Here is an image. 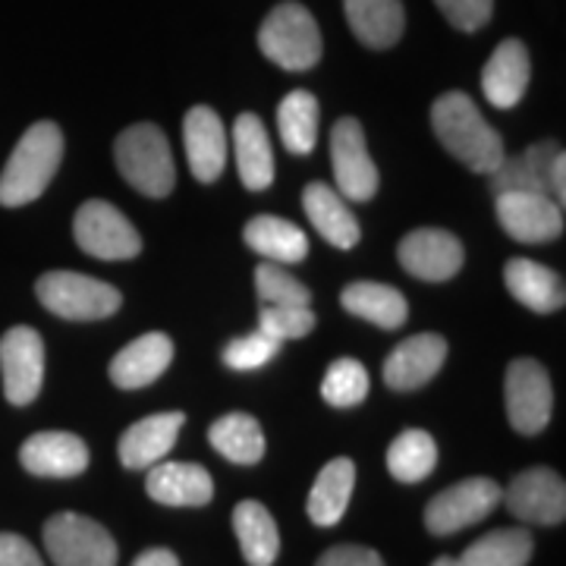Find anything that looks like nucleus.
<instances>
[{
	"mask_svg": "<svg viewBox=\"0 0 566 566\" xmlns=\"http://www.w3.org/2000/svg\"><path fill=\"white\" fill-rule=\"evenodd\" d=\"M431 126L447 151L475 174H494L504 161V139L479 114V104L465 92H447L431 104Z\"/></svg>",
	"mask_w": 566,
	"mask_h": 566,
	"instance_id": "f257e3e1",
	"label": "nucleus"
},
{
	"mask_svg": "<svg viewBox=\"0 0 566 566\" xmlns=\"http://www.w3.org/2000/svg\"><path fill=\"white\" fill-rule=\"evenodd\" d=\"M63 161V133L57 123H32L22 139L17 142L13 155L0 170V205L22 208L44 196V189L57 177Z\"/></svg>",
	"mask_w": 566,
	"mask_h": 566,
	"instance_id": "f03ea898",
	"label": "nucleus"
},
{
	"mask_svg": "<svg viewBox=\"0 0 566 566\" xmlns=\"http://www.w3.org/2000/svg\"><path fill=\"white\" fill-rule=\"evenodd\" d=\"M114 158L123 180L148 199H164L177 186L170 142L155 123H136L123 129L114 145Z\"/></svg>",
	"mask_w": 566,
	"mask_h": 566,
	"instance_id": "7ed1b4c3",
	"label": "nucleus"
},
{
	"mask_svg": "<svg viewBox=\"0 0 566 566\" xmlns=\"http://www.w3.org/2000/svg\"><path fill=\"white\" fill-rule=\"evenodd\" d=\"M259 48L274 66L286 73H305L322 61V29L308 13V7L296 0H283L264 17L259 29Z\"/></svg>",
	"mask_w": 566,
	"mask_h": 566,
	"instance_id": "20e7f679",
	"label": "nucleus"
},
{
	"mask_svg": "<svg viewBox=\"0 0 566 566\" xmlns=\"http://www.w3.org/2000/svg\"><path fill=\"white\" fill-rule=\"evenodd\" d=\"M39 303L66 322H102L123 305L120 290L76 271H48L35 283Z\"/></svg>",
	"mask_w": 566,
	"mask_h": 566,
	"instance_id": "39448f33",
	"label": "nucleus"
},
{
	"mask_svg": "<svg viewBox=\"0 0 566 566\" xmlns=\"http://www.w3.org/2000/svg\"><path fill=\"white\" fill-rule=\"evenodd\" d=\"M44 547L54 566H117L114 535L82 513L51 516L44 523Z\"/></svg>",
	"mask_w": 566,
	"mask_h": 566,
	"instance_id": "423d86ee",
	"label": "nucleus"
},
{
	"mask_svg": "<svg viewBox=\"0 0 566 566\" xmlns=\"http://www.w3.org/2000/svg\"><path fill=\"white\" fill-rule=\"evenodd\" d=\"M73 237L82 252L102 262H126L142 252L139 230L111 202L92 199L73 218Z\"/></svg>",
	"mask_w": 566,
	"mask_h": 566,
	"instance_id": "0eeeda50",
	"label": "nucleus"
},
{
	"mask_svg": "<svg viewBox=\"0 0 566 566\" xmlns=\"http://www.w3.org/2000/svg\"><path fill=\"white\" fill-rule=\"evenodd\" d=\"M504 488L494 479H465L444 488L424 506V528L431 535H453L482 523L494 506L501 504Z\"/></svg>",
	"mask_w": 566,
	"mask_h": 566,
	"instance_id": "6e6552de",
	"label": "nucleus"
},
{
	"mask_svg": "<svg viewBox=\"0 0 566 566\" xmlns=\"http://www.w3.org/2000/svg\"><path fill=\"white\" fill-rule=\"evenodd\" d=\"M506 416L520 434H542L554 412V387L545 365L535 359H513L506 368Z\"/></svg>",
	"mask_w": 566,
	"mask_h": 566,
	"instance_id": "1a4fd4ad",
	"label": "nucleus"
},
{
	"mask_svg": "<svg viewBox=\"0 0 566 566\" xmlns=\"http://www.w3.org/2000/svg\"><path fill=\"white\" fill-rule=\"evenodd\" d=\"M0 375L7 403H35L44 385V340L35 327H10L0 337Z\"/></svg>",
	"mask_w": 566,
	"mask_h": 566,
	"instance_id": "9d476101",
	"label": "nucleus"
},
{
	"mask_svg": "<svg viewBox=\"0 0 566 566\" xmlns=\"http://www.w3.org/2000/svg\"><path fill=\"white\" fill-rule=\"evenodd\" d=\"M331 164H334V180H337V192L353 202H368L378 192V167L368 155L365 145L363 123L344 117L334 123L331 129Z\"/></svg>",
	"mask_w": 566,
	"mask_h": 566,
	"instance_id": "9b49d317",
	"label": "nucleus"
},
{
	"mask_svg": "<svg viewBox=\"0 0 566 566\" xmlns=\"http://www.w3.org/2000/svg\"><path fill=\"white\" fill-rule=\"evenodd\" d=\"M506 510L523 520V523H535V526H560L566 516V485L564 479L545 469L535 465L520 472L510 485H506L504 497Z\"/></svg>",
	"mask_w": 566,
	"mask_h": 566,
	"instance_id": "f8f14e48",
	"label": "nucleus"
},
{
	"mask_svg": "<svg viewBox=\"0 0 566 566\" xmlns=\"http://www.w3.org/2000/svg\"><path fill=\"white\" fill-rule=\"evenodd\" d=\"M397 259L403 264L406 274L424 283H444L460 274L463 268V243L438 227H422L406 233L397 245Z\"/></svg>",
	"mask_w": 566,
	"mask_h": 566,
	"instance_id": "ddd939ff",
	"label": "nucleus"
},
{
	"mask_svg": "<svg viewBox=\"0 0 566 566\" xmlns=\"http://www.w3.org/2000/svg\"><path fill=\"white\" fill-rule=\"evenodd\" d=\"M497 223L516 243H551L564 233V208L538 192H501L494 196Z\"/></svg>",
	"mask_w": 566,
	"mask_h": 566,
	"instance_id": "4468645a",
	"label": "nucleus"
},
{
	"mask_svg": "<svg viewBox=\"0 0 566 566\" xmlns=\"http://www.w3.org/2000/svg\"><path fill=\"white\" fill-rule=\"evenodd\" d=\"M20 463L39 479H76L88 469V447L70 431H39L20 447Z\"/></svg>",
	"mask_w": 566,
	"mask_h": 566,
	"instance_id": "2eb2a0df",
	"label": "nucleus"
},
{
	"mask_svg": "<svg viewBox=\"0 0 566 566\" xmlns=\"http://www.w3.org/2000/svg\"><path fill=\"white\" fill-rule=\"evenodd\" d=\"M532 82V57L520 39H504L482 70V92L491 107L510 111L526 98Z\"/></svg>",
	"mask_w": 566,
	"mask_h": 566,
	"instance_id": "dca6fc26",
	"label": "nucleus"
},
{
	"mask_svg": "<svg viewBox=\"0 0 566 566\" xmlns=\"http://www.w3.org/2000/svg\"><path fill=\"white\" fill-rule=\"evenodd\" d=\"M182 142L189 170L199 182H214L227 167V129L221 117L208 107L196 104L182 120Z\"/></svg>",
	"mask_w": 566,
	"mask_h": 566,
	"instance_id": "f3484780",
	"label": "nucleus"
},
{
	"mask_svg": "<svg viewBox=\"0 0 566 566\" xmlns=\"http://www.w3.org/2000/svg\"><path fill=\"white\" fill-rule=\"evenodd\" d=\"M447 363V340L441 334H412L385 363V385L390 390H419Z\"/></svg>",
	"mask_w": 566,
	"mask_h": 566,
	"instance_id": "a211bd4d",
	"label": "nucleus"
},
{
	"mask_svg": "<svg viewBox=\"0 0 566 566\" xmlns=\"http://www.w3.org/2000/svg\"><path fill=\"white\" fill-rule=\"evenodd\" d=\"M170 363H174V340L161 331H151L123 346L114 356L111 381L120 390H139V387L155 385Z\"/></svg>",
	"mask_w": 566,
	"mask_h": 566,
	"instance_id": "6ab92c4d",
	"label": "nucleus"
},
{
	"mask_svg": "<svg viewBox=\"0 0 566 566\" xmlns=\"http://www.w3.org/2000/svg\"><path fill=\"white\" fill-rule=\"evenodd\" d=\"M182 422H186L182 412H158V416H148L142 422L129 424L123 431L120 447H117L120 463L126 469H151V465H158L177 444Z\"/></svg>",
	"mask_w": 566,
	"mask_h": 566,
	"instance_id": "aec40b11",
	"label": "nucleus"
},
{
	"mask_svg": "<svg viewBox=\"0 0 566 566\" xmlns=\"http://www.w3.org/2000/svg\"><path fill=\"white\" fill-rule=\"evenodd\" d=\"M560 145L557 142H535L523 148L520 155L504 158L501 167L494 174H488L491 180V192L501 196V192H538V196H551V164L557 158Z\"/></svg>",
	"mask_w": 566,
	"mask_h": 566,
	"instance_id": "412c9836",
	"label": "nucleus"
},
{
	"mask_svg": "<svg viewBox=\"0 0 566 566\" xmlns=\"http://www.w3.org/2000/svg\"><path fill=\"white\" fill-rule=\"evenodd\" d=\"M145 491L151 501L164 506H205L214 497V482L208 469L196 463H158L151 465Z\"/></svg>",
	"mask_w": 566,
	"mask_h": 566,
	"instance_id": "4be33fe9",
	"label": "nucleus"
},
{
	"mask_svg": "<svg viewBox=\"0 0 566 566\" xmlns=\"http://www.w3.org/2000/svg\"><path fill=\"white\" fill-rule=\"evenodd\" d=\"M303 211L308 214L312 227L322 233L324 240L337 249H353L359 243L363 230H359V221L356 214L349 211L346 199L331 189L327 182H308L303 189Z\"/></svg>",
	"mask_w": 566,
	"mask_h": 566,
	"instance_id": "5701e85b",
	"label": "nucleus"
},
{
	"mask_svg": "<svg viewBox=\"0 0 566 566\" xmlns=\"http://www.w3.org/2000/svg\"><path fill=\"white\" fill-rule=\"evenodd\" d=\"M504 283L516 303H523L538 315H551L566 303L564 277L532 259H510L504 268Z\"/></svg>",
	"mask_w": 566,
	"mask_h": 566,
	"instance_id": "b1692460",
	"label": "nucleus"
},
{
	"mask_svg": "<svg viewBox=\"0 0 566 566\" xmlns=\"http://www.w3.org/2000/svg\"><path fill=\"white\" fill-rule=\"evenodd\" d=\"M344 13L353 35L371 51H387L403 39V0H344Z\"/></svg>",
	"mask_w": 566,
	"mask_h": 566,
	"instance_id": "393cba45",
	"label": "nucleus"
},
{
	"mask_svg": "<svg viewBox=\"0 0 566 566\" xmlns=\"http://www.w3.org/2000/svg\"><path fill=\"white\" fill-rule=\"evenodd\" d=\"M233 151H237V170L245 189L262 192L274 182V151L268 129L255 114H240L233 123Z\"/></svg>",
	"mask_w": 566,
	"mask_h": 566,
	"instance_id": "a878e982",
	"label": "nucleus"
},
{
	"mask_svg": "<svg viewBox=\"0 0 566 566\" xmlns=\"http://www.w3.org/2000/svg\"><path fill=\"white\" fill-rule=\"evenodd\" d=\"M340 305H344L349 315H356V318H363V322L378 324V327H385V331H397V327H403L406 318H409V303H406V296L397 286H390V283H346L344 293H340Z\"/></svg>",
	"mask_w": 566,
	"mask_h": 566,
	"instance_id": "bb28decb",
	"label": "nucleus"
},
{
	"mask_svg": "<svg viewBox=\"0 0 566 566\" xmlns=\"http://www.w3.org/2000/svg\"><path fill=\"white\" fill-rule=\"evenodd\" d=\"M353 488H356V463L346 460V457L331 460V463L318 472L315 485L308 491V504H305L308 520L322 528L337 526V523L344 520L346 506H349Z\"/></svg>",
	"mask_w": 566,
	"mask_h": 566,
	"instance_id": "cd10ccee",
	"label": "nucleus"
},
{
	"mask_svg": "<svg viewBox=\"0 0 566 566\" xmlns=\"http://www.w3.org/2000/svg\"><path fill=\"white\" fill-rule=\"evenodd\" d=\"M245 245L274 264H300L308 255V237L293 221L277 214H259L245 223Z\"/></svg>",
	"mask_w": 566,
	"mask_h": 566,
	"instance_id": "c85d7f7f",
	"label": "nucleus"
},
{
	"mask_svg": "<svg viewBox=\"0 0 566 566\" xmlns=\"http://www.w3.org/2000/svg\"><path fill=\"white\" fill-rule=\"evenodd\" d=\"M233 528L249 566H274L281 554V528L271 510L259 501H243L233 510Z\"/></svg>",
	"mask_w": 566,
	"mask_h": 566,
	"instance_id": "c756f323",
	"label": "nucleus"
},
{
	"mask_svg": "<svg viewBox=\"0 0 566 566\" xmlns=\"http://www.w3.org/2000/svg\"><path fill=\"white\" fill-rule=\"evenodd\" d=\"M208 441L223 460L237 465H255L264 457V431L245 412H227L208 428Z\"/></svg>",
	"mask_w": 566,
	"mask_h": 566,
	"instance_id": "7c9ffc66",
	"label": "nucleus"
},
{
	"mask_svg": "<svg viewBox=\"0 0 566 566\" xmlns=\"http://www.w3.org/2000/svg\"><path fill=\"white\" fill-rule=\"evenodd\" d=\"M318 120H322L318 98L305 88L290 92L277 104V129H281L283 148L293 155H308L318 142Z\"/></svg>",
	"mask_w": 566,
	"mask_h": 566,
	"instance_id": "2f4dec72",
	"label": "nucleus"
},
{
	"mask_svg": "<svg viewBox=\"0 0 566 566\" xmlns=\"http://www.w3.org/2000/svg\"><path fill=\"white\" fill-rule=\"evenodd\" d=\"M434 465H438V444L422 428H406L403 434H397L394 444L387 447V469L403 485H416L428 479Z\"/></svg>",
	"mask_w": 566,
	"mask_h": 566,
	"instance_id": "473e14b6",
	"label": "nucleus"
},
{
	"mask_svg": "<svg viewBox=\"0 0 566 566\" xmlns=\"http://www.w3.org/2000/svg\"><path fill=\"white\" fill-rule=\"evenodd\" d=\"M535 542L526 528H494L465 547L460 566H528Z\"/></svg>",
	"mask_w": 566,
	"mask_h": 566,
	"instance_id": "72a5a7b5",
	"label": "nucleus"
},
{
	"mask_svg": "<svg viewBox=\"0 0 566 566\" xmlns=\"http://www.w3.org/2000/svg\"><path fill=\"white\" fill-rule=\"evenodd\" d=\"M368 387H371V378L359 359H337L324 371L322 397L324 403L334 409H353L368 397Z\"/></svg>",
	"mask_w": 566,
	"mask_h": 566,
	"instance_id": "f704fd0d",
	"label": "nucleus"
},
{
	"mask_svg": "<svg viewBox=\"0 0 566 566\" xmlns=\"http://www.w3.org/2000/svg\"><path fill=\"white\" fill-rule=\"evenodd\" d=\"M255 290L264 305H308L312 303V290L300 277H293L290 271H283L281 264L268 262L259 264L255 271Z\"/></svg>",
	"mask_w": 566,
	"mask_h": 566,
	"instance_id": "c9c22d12",
	"label": "nucleus"
},
{
	"mask_svg": "<svg viewBox=\"0 0 566 566\" xmlns=\"http://www.w3.org/2000/svg\"><path fill=\"white\" fill-rule=\"evenodd\" d=\"M315 312L308 305H264L259 312V331L274 340H300L315 331Z\"/></svg>",
	"mask_w": 566,
	"mask_h": 566,
	"instance_id": "e433bc0d",
	"label": "nucleus"
},
{
	"mask_svg": "<svg viewBox=\"0 0 566 566\" xmlns=\"http://www.w3.org/2000/svg\"><path fill=\"white\" fill-rule=\"evenodd\" d=\"M277 353H281V340H274L264 331H252V334L237 337L223 346V365L233 371H255V368L271 363Z\"/></svg>",
	"mask_w": 566,
	"mask_h": 566,
	"instance_id": "4c0bfd02",
	"label": "nucleus"
},
{
	"mask_svg": "<svg viewBox=\"0 0 566 566\" xmlns=\"http://www.w3.org/2000/svg\"><path fill=\"white\" fill-rule=\"evenodd\" d=\"M441 17L465 35L485 29L494 17V0H434Z\"/></svg>",
	"mask_w": 566,
	"mask_h": 566,
	"instance_id": "58836bf2",
	"label": "nucleus"
},
{
	"mask_svg": "<svg viewBox=\"0 0 566 566\" xmlns=\"http://www.w3.org/2000/svg\"><path fill=\"white\" fill-rule=\"evenodd\" d=\"M315 566H385L381 554L365 545H334L324 551Z\"/></svg>",
	"mask_w": 566,
	"mask_h": 566,
	"instance_id": "ea45409f",
	"label": "nucleus"
},
{
	"mask_svg": "<svg viewBox=\"0 0 566 566\" xmlns=\"http://www.w3.org/2000/svg\"><path fill=\"white\" fill-rule=\"evenodd\" d=\"M0 566H44V560L22 535L0 532Z\"/></svg>",
	"mask_w": 566,
	"mask_h": 566,
	"instance_id": "a19ab883",
	"label": "nucleus"
},
{
	"mask_svg": "<svg viewBox=\"0 0 566 566\" xmlns=\"http://www.w3.org/2000/svg\"><path fill=\"white\" fill-rule=\"evenodd\" d=\"M551 192H554V202L564 208L566 202V155L564 148L557 151V158L551 164Z\"/></svg>",
	"mask_w": 566,
	"mask_h": 566,
	"instance_id": "79ce46f5",
	"label": "nucleus"
},
{
	"mask_svg": "<svg viewBox=\"0 0 566 566\" xmlns=\"http://www.w3.org/2000/svg\"><path fill=\"white\" fill-rule=\"evenodd\" d=\"M133 566H180V560H177V554L167 551V547H151V551L139 554Z\"/></svg>",
	"mask_w": 566,
	"mask_h": 566,
	"instance_id": "37998d69",
	"label": "nucleus"
},
{
	"mask_svg": "<svg viewBox=\"0 0 566 566\" xmlns=\"http://www.w3.org/2000/svg\"><path fill=\"white\" fill-rule=\"evenodd\" d=\"M431 566H460V560L457 557H438Z\"/></svg>",
	"mask_w": 566,
	"mask_h": 566,
	"instance_id": "c03bdc74",
	"label": "nucleus"
}]
</instances>
